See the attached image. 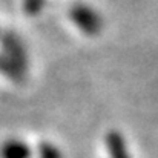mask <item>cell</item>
I'll return each instance as SVG.
<instances>
[{"label": "cell", "instance_id": "5", "mask_svg": "<svg viewBox=\"0 0 158 158\" xmlns=\"http://www.w3.org/2000/svg\"><path fill=\"white\" fill-rule=\"evenodd\" d=\"M0 72L14 81H22L23 78V69L17 63H14L11 58H8L5 54L0 55Z\"/></svg>", "mask_w": 158, "mask_h": 158}, {"label": "cell", "instance_id": "7", "mask_svg": "<svg viewBox=\"0 0 158 158\" xmlns=\"http://www.w3.org/2000/svg\"><path fill=\"white\" fill-rule=\"evenodd\" d=\"M42 5H43V0H26L25 2V9H26L28 14H35V12L40 11Z\"/></svg>", "mask_w": 158, "mask_h": 158}, {"label": "cell", "instance_id": "3", "mask_svg": "<svg viewBox=\"0 0 158 158\" xmlns=\"http://www.w3.org/2000/svg\"><path fill=\"white\" fill-rule=\"evenodd\" d=\"M0 157L2 158H29L31 151L26 143L20 140H9L6 141L2 149H0Z\"/></svg>", "mask_w": 158, "mask_h": 158}, {"label": "cell", "instance_id": "6", "mask_svg": "<svg viewBox=\"0 0 158 158\" xmlns=\"http://www.w3.org/2000/svg\"><path fill=\"white\" fill-rule=\"evenodd\" d=\"M40 158H61V152L49 143H43L39 149Z\"/></svg>", "mask_w": 158, "mask_h": 158}, {"label": "cell", "instance_id": "1", "mask_svg": "<svg viewBox=\"0 0 158 158\" xmlns=\"http://www.w3.org/2000/svg\"><path fill=\"white\" fill-rule=\"evenodd\" d=\"M71 19L86 34H97L103 26L100 14L88 5H75L74 8H71Z\"/></svg>", "mask_w": 158, "mask_h": 158}, {"label": "cell", "instance_id": "2", "mask_svg": "<svg viewBox=\"0 0 158 158\" xmlns=\"http://www.w3.org/2000/svg\"><path fill=\"white\" fill-rule=\"evenodd\" d=\"M2 46H3L5 55L8 58H11L14 63H17L22 69H23V66H26V52H25V48H23L20 39L15 34L6 32L2 37Z\"/></svg>", "mask_w": 158, "mask_h": 158}, {"label": "cell", "instance_id": "4", "mask_svg": "<svg viewBox=\"0 0 158 158\" xmlns=\"http://www.w3.org/2000/svg\"><path fill=\"white\" fill-rule=\"evenodd\" d=\"M107 151L110 152L112 158H131L123 138L117 132H112L107 135Z\"/></svg>", "mask_w": 158, "mask_h": 158}]
</instances>
